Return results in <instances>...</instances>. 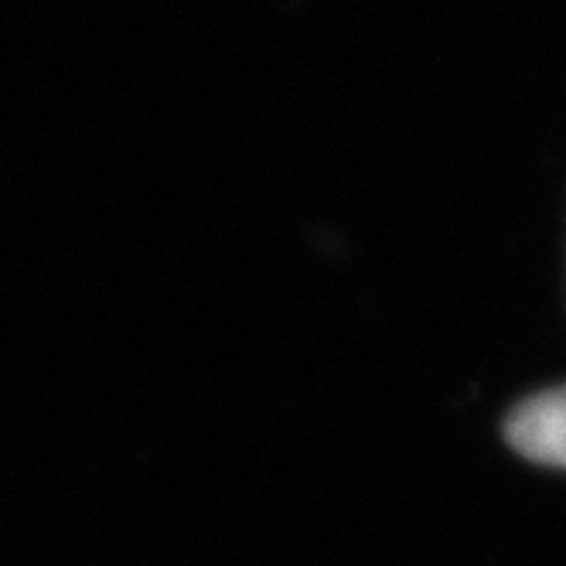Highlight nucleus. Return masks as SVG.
I'll use <instances>...</instances> for the list:
<instances>
[{
  "label": "nucleus",
  "mask_w": 566,
  "mask_h": 566,
  "mask_svg": "<svg viewBox=\"0 0 566 566\" xmlns=\"http://www.w3.org/2000/svg\"><path fill=\"white\" fill-rule=\"evenodd\" d=\"M505 437L522 458L566 468V386L525 399L509 417Z\"/></svg>",
  "instance_id": "nucleus-1"
}]
</instances>
